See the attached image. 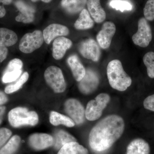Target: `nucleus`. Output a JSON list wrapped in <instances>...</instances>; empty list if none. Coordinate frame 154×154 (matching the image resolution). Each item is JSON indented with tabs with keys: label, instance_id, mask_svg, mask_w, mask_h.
Wrapping results in <instances>:
<instances>
[{
	"label": "nucleus",
	"instance_id": "nucleus-1",
	"mask_svg": "<svg viewBox=\"0 0 154 154\" xmlns=\"http://www.w3.org/2000/svg\"><path fill=\"white\" fill-rule=\"evenodd\" d=\"M124 127V120L121 116L116 115L106 116L91 130L89 137L90 147L96 152L108 149L121 137Z\"/></svg>",
	"mask_w": 154,
	"mask_h": 154
},
{
	"label": "nucleus",
	"instance_id": "nucleus-2",
	"mask_svg": "<svg viewBox=\"0 0 154 154\" xmlns=\"http://www.w3.org/2000/svg\"><path fill=\"white\" fill-rule=\"evenodd\" d=\"M107 73L110 86L117 91H125L132 83L131 78L125 71L121 61L118 60L108 63Z\"/></svg>",
	"mask_w": 154,
	"mask_h": 154
},
{
	"label": "nucleus",
	"instance_id": "nucleus-3",
	"mask_svg": "<svg viewBox=\"0 0 154 154\" xmlns=\"http://www.w3.org/2000/svg\"><path fill=\"white\" fill-rule=\"evenodd\" d=\"M10 125L14 128L22 125L34 126L38 123V114L35 111H29L25 107H17L10 110L8 115Z\"/></svg>",
	"mask_w": 154,
	"mask_h": 154
},
{
	"label": "nucleus",
	"instance_id": "nucleus-4",
	"mask_svg": "<svg viewBox=\"0 0 154 154\" xmlns=\"http://www.w3.org/2000/svg\"><path fill=\"white\" fill-rule=\"evenodd\" d=\"M110 100V97L108 94L102 93L96 96L94 100L90 101L86 107V118L92 121L99 119Z\"/></svg>",
	"mask_w": 154,
	"mask_h": 154
},
{
	"label": "nucleus",
	"instance_id": "nucleus-5",
	"mask_svg": "<svg viewBox=\"0 0 154 154\" xmlns=\"http://www.w3.org/2000/svg\"><path fill=\"white\" fill-rule=\"evenodd\" d=\"M44 78L48 85L56 93H61L66 89V83L61 70L55 66L48 68L44 73Z\"/></svg>",
	"mask_w": 154,
	"mask_h": 154
},
{
	"label": "nucleus",
	"instance_id": "nucleus-6",
	"mask_svg": "<svg viewBox=\"0 0 154 154\" xmlns=\"http://www.w3.org/2000/svg\"><path fill=\"white\" fill-rule=\"evenodd\" d=\"M43 33L39 30L27 33L22 37L19 45L20 51L30 54L40 48L44 42Z\"/></svg>",
	"mask_w": 154,
	"mask_h": 154
},
{
	"label": "nucleus",
	"instance_id": "nucleus-7",
	"mask_svg": "<svg viewBox=\"0 0 154 154\" xmlns=\"http://www.w3.org/2000/svg\"><path fill=\"white\" fill-rule=\"evenodd\" d=\"M152 39L151 28L146 19L142 18L138 22V30L132 36V41L135 45L146 48Z\"/></svg>",
	"mask_w": 154,
	"mask_h": 154
},
{
	"label": "nucleus",
	"instance_id": "nucleus-8",
	"mask_svg": "<svg viewBox=\"0 0 154 154\" xmlns=\"http://www.w3.org/2000/svg\"><path fill=\"white\" fill-rule=\"evenodd\" d=\"M65 110L75 124L80 125L84 122L85 110L82 104L77 99H68L65 103Z\"/></svg>",
	"mask_w": 154,
	"mask_h": 154
},
{
	"label": "nucleus",
	"instance_id": "nucleus-9",
	"mask_svg": "<svg viewBox=\"0 0 154 154\" xmlns=\"http://www.w3.org/2000/svg\"><path fill=\"white\" fill-rule=\"evenodd\" d=\"M79 51L83 57L97 62L100 59L101 50L99 45L93 38H88L82 41L79 45Z\"/></svg>",
	"mask_w": 154,
	"mask_h": 154
},
{
	"label": "nucleus",
	"instance_id": "nucleus-10",
	"mask_svg": "<svg viewBox=\"0 0 154 154\" xmlns=\"http://www.w3.org/2000/svg\"><path fill=\"white\" fill-rule=\"evenodd\" d=\"M116 31L115 24L111 22H106L102 25V29L96 36L99 46L103 49L110 47L112 38Z\"/></svg>",
	"mask_w": 154,
	"mask_h": 154
},
{
	"label": "nucleus",
	"instance_id": "nucleus-11",
	"mask_svg": "<svg viewBox=\"0 0 154 154\" xmlns=\"http://www.w3.org/2000/svg\"><path fill=\"white\" fill-rule=\"evenodd\" d=\"M79 82V88L80 91L85 94H90L94 92L99 86V76L94 71L88 69L85 76Z\"/></svg>",
	"mask_w": 154,
	"mask_h": 154
},
{
	"label": "nucleus",
	"instance_id": "nucleus-12",
	"mask_svg": "<svg viewBox=\"0 0 154 154\" xmlns=\"http://www.w3.org/2000/svg\"><path fill=\"white\" fill-rule=\"evenodd\" d=\"M23 63L21 60L15 58L10 61L3 73L2 81L4 83L15 82L22 73Z\"/></svg>",
	"mask_w": 154,
	"mask_h": 154
},
{
	"label": "nucleus",
	"instance_id": "nucleus-13",
	"mask_svg": "<svg viewBox=\"0 0 154 154\" xmlns=\"http://www.w3.org/2000/svg\"><path fill=\"white\" fill-rule=\"evenodd\" d=\"M29 145L33 149L42 150L53 146V137L45 133H35L28 139Z\"/></svg>",
	"mask_w": 154,
	"mask_h": 154
},
{
	"label": "nucleus",
	"instance_id": "nucleus-14",
	"mask_svg": "<svg viewBox=\"0 0 154 154\" xmlns=\"http://www.w3.org/2000/svg\"><path fill=\"white\" fill-rule=\"evenodd\" d=\"M15 5L20 13L16 17V20L22 23H31L34 21L35 10L22 0H17Z\"/></svg>",
	"mask_w": 154,
	"mask_h": 154
},
{
	"label": "nucleus",
	"instance_id": "nucleus-15",
	"mask_svg": "<svg viewBox=\"0 0 154 154\" xmlns=\"http://www.w3.org/2000/svg\"><path fill=\"white\" fill-rule=\"evenodd\" d=\"M69 32L68 28L64 25L58 24H51L43 30L44 41L46 44H49L56 37L67 36Z\"/></svg>",
	"mask_w": 154,
	"mask_h": 154
},
{
	"label": "nucleus",
	"instance_id": "nucleus-16",
	"mask_svg": "<svg viewBox=\"0 0 154 154\" xmlns=\"http://www.w3.org/2000/svg\"><path fill=\"white\" fill-rule=\"evenodd\" d=\"M72 45V42L69 38L63 36L56 38L53 43V57L57 60L62 58L67 50L71 48Z\"/></svg>",
	"mask_w": 154,
	"mask_h": 154
},
{
	"label": "nucleus",
	"instance_id": "nucleus-17",
	"mask_svg": "<svg viewBox=\"0 0 154 154\" xmlns=\"http://www.w3.org/2000/svg\"><path fill=\"white\" fill-rule=\"evenodd\" d=\"M88 12L97 23H101L106 19V14L101 6L100 0H88Z\"/></svg>",
	"mask_w": 154,
	"mask_h": 154
},
{
	"label": "nucleus",
	"instance_id": "nucleus-18",
	"mask_svg": "<svg viewBox=\"0 0 154 154\" xmlns=\"http://www.w3.org/2000/svg\"><path fill=\"white\" fill-rule=\"evenodd\" d=\"M67 63L75 80L77 82H80L85 75L86 70L79 58L75 55L70 56L68 58Z\"/></svg>",
	"mask_w": 154,
	"mask_h": 154
},
{
	"label": "nucleus",
	"instance_id": "nucleus-19",
	"mask_svg": "<svg viewBox=\"0 0 154 154\" xmlns=\"http://www.w3.org/2000/svg\"><path fill=\"white\" fill-rule=\"evenodd\" d=\"M149 144L142 139L133 140L128 146L126 154H149Z\"/></svg>",
	"mask_w": 154,
	"mask_h": 154
},
{
	"label": "nucleus",
	"instance_id": "nucleus-20",
	"mask_svg": "<svg viewBox=\"0 0 154 154\" xmlns=\"http://www.w3.org/2000/svg\"><path fill=\"white\" fill-rule=\"evenodd\" d=\"M88 0H62L61 5L68 14L74 15L81 12L87 5Z\"/></svg>",
	"mask_w": 154,
	"mask_h": 154
},
{
	"label": "nucleus",
	"instance_id": "nucleus-21",
	"mask_svg": "<svg viewBox=\"0 0 154 154\" xmlns=\"http://www.w3.org/2000/svg\"><path fill=\"white\" fill-rule=\"evenodd\" d=\"M94 21L92 19L88 10L83 9L80 13L79 17L74 24L77 30H85L94 27Z\"/></svg>",
	"mask_w": 154,
	"mask_h": 154
},
{
	"label": "nucleus",
	"instance_id": "nucleus-22",
	"mask_svg": "<svg viewBox=\"0 0 154 154\" xmlns=\"http://www.w3.org/2000/svg\"><path fill=\"white\" fill-rule=\"evenodd\" d=\"M18 41V36L13 30L6 28H0V46L10 47Z\"/></svg>",
	"mask_w": 154,
	"mask_h": 154
},
{
	"label": "nucleus",
	"instance_id": "nucleus-23",
	"mask_svg": "<svg viewBox=\"0 0 154 154\" xmlns=\"http://www.w3.org/2000/svg\"><path fill=\"white\" fill-rule=\"evenodd\" d=\"M53 146L56 149L61 148L66 144L77 141V140L71 134L63 130L56 131L54 134Z\"/></svg>",
	"mask_w": 154,
	"mask_h": 154
},
{
	"label": "nucleus",
	"instance_id": "nucleus-24",
	"mask_svg": "<svg viewBox=\"0 0 154 154\" xmlns=\"http://www.w3.org/2000/svg\"><path fill=\"white\" fill-rule=\"evenodd\" d=\"M57 154H89L88 150L77 141L65 144L60 149Z\"/></svg>",
	"mask_w": 154,
	"mask_h": 154
},
{
	"label": "nucleus",
	"instance_id": "nucleus-25",
	"mask_svg": "<svg viewBox=\"0 0 154 154\" xmlns=\"http://www.w3.org/2000/svg\"><path fill=\"white\" fill-rule=\"evenodd\" d=\"M49 120L50 123L55 126L63 125L68 127H72L75 124L74 122L69 117L55 111L51 112L50 115Z\"/></svg>",
	"mask_w": 154,
	"mask_h": 154
},
{
	"label": "nucleus",
	"instance_id": "nucleus-26",
	"mask_svg": "<svg viewBox=\"0 0 154 154\" xmlns=\"http://www.w3.org/2000/svg\"><path fill=\"white\" fill-rule=\"evenodd\" d=\"M21 141L20 137L15 135L0 149V154H14L19 149Z\"/></svg>",
	"mask_w": 154,
	"mask_h": 154
},
{
	"label": "nucleus",
	"instance_id": "nucleus-27",
	"mask_svg": "<svg viewBox=\"0 0 154 154\" xmlns=\"http://www.w3.org/2000/svg\"><path fill=\"white\" fill-rule=\"evenodd\" d=\"M29 78V74L25 72L15 84L9 85L5 88V92L6 94H11L18 91L27 82Z\"/></svg>",
	"mask_w": 154,
	"mask_h": 154
},
{
	"label": "nucleus",
	"instance_id": "nucleus-28",
	"mask_svg": "<svg viewBox=\"0 0 154 154\" xmlns=\"http://www.w3.org/2000/svg\"><path fill=\"white\" fill-rule=\"evenodd\" d=\"M143 61L146 67L147 74L152 79L154 78V52L150 51L144 56Z\"/></svg>",
	"mask_w": 154,
	"mask_h": 154
},
{
	"label": "nucleus",
	"instance_id": "nucleus-29",
	"mask_svg": "<svg viewBox=\"0 0 154 154\" xmlns=\"http://www.w3.org/2000/svg\"><path fill=\"white\" fill-rule=\"evenodd\" d=\"M110 6L113 8L117 11H120L122 12L124 11H131L132 6L128 2L122 0H112L110 2Z\"/></svg>",
	"mask_w": 154,
	"mask_h": 154
},
{
	"label": "nucleus",
	"instance_id": "nucleus-30",
	"mask_svg": "<svg viewBox=\"0 0 154 154\" xmlns=\"http://www.w3.org/2000/svg\"><path fill=\"white\" fill-rule=\"evenodd\" d=\"M145 18L148 21L154 19V0H148L143 9Z\"/></svg>",
	"mask_w": 154,
	"mask_h": 154
},
{
	"label": "nucleus",
	"instance_id": "nucleus-31",
	"mask_svg": "<svg viewBox=\"0 0 154 154\" xmlns=\"http://www.w3.org/2000/svg\"><path fill=\"white\" fill-rule=\"evenodd\" d=\"M12 134L11 130L6 128H0V149L5 145Z\"/></svg>",
	"mask_w": 154,
	"mask_h": 154
},
{
	"label": "nucleus",
	"instance_id": "nucleus-32",
	"mask_svg": "<svg viewBox=\"0 0 154 154\" xmlns=\"http://www.w3.org/2000/svg\"><path fill=\"white\" fill-rule=\"evenodd\" d=\"M143 105L146 109L154 111V94L148 96L145 99Z\"/></svg>",
	"mask_w": 154,
	"mask_h": 154
},
{
	"label": "nucleus",
	"instance_id": "nucleus-33",
	"mask_svg": "<svg viewBox=\"0 0 154 154\" xmlns=\"http://www.w3.org/2000/svg\"><path fill=\"white\" fill-rule=\"evenodd\" d=\"M13 0H0V18L5 16L6 11L4 5H9L12 3Z\"/></svg>",
	"mask_w": 154,
	"mask_h": 154
},
{
	"label": "nucleus",
	"instance_id": "nucleus-34",
	"mask_svg": "<svg viewBox=\"0 0 154 154\" xmlns=\"http://www.w3.org/2000/svg\"><path fill=\"white\" fill-rule=\"evenodd\" d=\"M8 50L7 47L0 46V63L2 62L8 56Z\"/></svg>",
	"mask_w": 154,
	"mask_h": 154
},
{
	"label": "nucleus",
	"instance_id": "nucleus-35",
	"mask_svg": "<svg viewBox=\"0 0 154 154\" xmlns=\"http://www.w3.org/2000/svg\"><path fill=\"white\" fill-rule=\"evenodd\" d=\"M8 100V98L5 94L2 91H0V106L6 104Z\"/></svg>",
	"mask_w": 154,
	"mask_h": 154
},
{
	"label": "nucleus",
	"instance_id": "nucleus-36",
	"mask_svg": "<svg viewBox=\"0 0 154 154\" xmlns=\"http://www.w3.org/2000/svg\"><path fill=\"white\" fill-rule=\"evenodd\" d=\"M6 107L4 106H0V125L2 124L5 113Z\"/></svg>",
	"mask_w": 154,
	"mask_h": 154
},
{
	"label": "nucleus",
	"instance_id": "nucleus-37",
	"mask_svg": "<svg viewBox=\"0 0 154 154\" xmlns=\"http://www.w3.org/2000/svg\"><path fill=\"white\" fill-rule=\"evenodd\" d=\"M42 2H44L45 3H49L51 2L52 0H41Z\"/></svg>",
	"mask_w": 154,
	"mask_h": 154
},
{
	"label": "nucleus",
	"instance_id": "nucleus-38",
	"mask_svg": "<svg viewBox=\"0 0 154 154\" xmlns=\"http://www.w3.org/2000/svg\"><path fill=\"white\" fill-rule=\"evenodd\" d=\"M31 1L33 2H37V1H39V0H31Z\"/></svg>",
	"mask_w": 154,
	"mask_h": 154
}]
</instances>
